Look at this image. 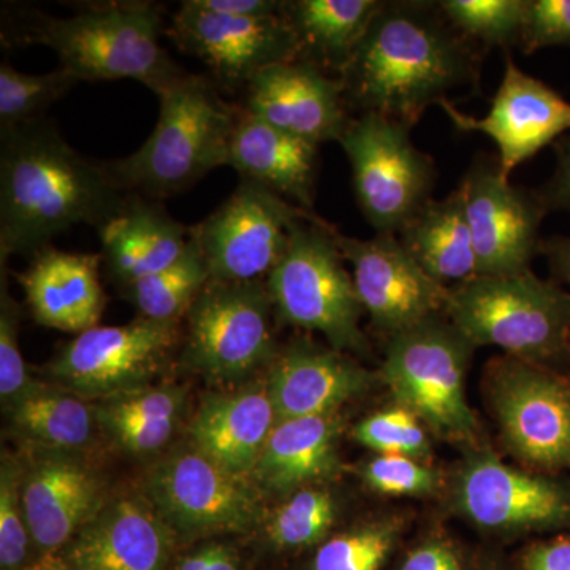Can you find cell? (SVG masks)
I'll return each mask as SVG.
<instances>
[{
  "label": "cell",
  "mask_w": 570,
  "mask_h": 570,
  "mask_svg": "<svg viewBox=\"0 0 570 570\" xmlns=\"http://www.w3.org/2000/svg\"><path fill=\"white\" fill-rule=\"evenodd\" d=\"M340 81L348 110L412 129L428 108L478 85V50L438 2L384 0Z\"/></svg>",
  "instance_id": "6da1fadb"
},
{
  "label": "cell",
  "mask_w": 570,
  "mask_h": 570,
  "mask_svg": "<svg viewBox=\"0 0 570 570\" xmlns=\"http://www.w3.org/2000/svg\"><path fill=\"white\" fill-rule=\"evenodd\" d=\"M0 137V264L39 254L75 225L100 228L126 208L130 194L104 163L75 151L55 124L40 119Z\"/></svg>",
  "instance_id": "7a4b0ae2"
},
{
  "label": "cell",
  "mask_w": 570,
  "mask_h": 570,
  "mask_svg": "<svg viewBox=\"0 0 570 570\" xmlns=\"http://www.w3.org/2000/svg\"><path fill=\"white\" fill-rule=\"evenodd\" d=\"M157 99L159 118L148 140L104 165L127 194L160 202L228 164L242 110L225 102L209 78L187 71Z\"/></svg>",
  "instance_id": "3957f363"
},
{
  "label": "cell",
  "mask_w": 570,
  "mask_h": 570,
  "mask_svg": "<svg viewBox=\"0 0 570 570\" xmlns=\"http://www.w3.org/2000/svg\"><path fill=\"white\" fill-rule=\"evenodd\" d=\"M20 31L24 43L51 48L80 81L129 78L157 96L186 73L160 45L164 7L149 0L88 3L66 18L31 14Z\"/></svg>",
  "instance_id": "277c9868"
},
{
  "label": "cell",
  "mask_w": 570,
  "mask_h": 570,
  "mask_svg": "<svg viewBox=\"0 0 570 570\" xmlns=\"http://www.w3.org/2000/svg\"><path fill=\"white\" fill-rule=\"evenodd\" d=\"M445 314L474 347H501L538 366L570 354V294L531 269L450 288Z\"/></svg>",
  "instance_id": "5b68a950"
},
{
  "label": "cell",
  "mask_w": 570,
  "mask_h": 570,
  "mask_svg": "<svg viewBox=\"0 0 570 570\" xmlns=\"http://www.w3.org/2000/svg\"><path fill=\"white\" fill-rule=\"evenodd\" d=\"M344 261L335 227L311 213L296 225L266 287L285 324L321 333L335 351L366 355L363 306Z\"/></svg>",
  "instance_id": "8992f818"
},
{
  "label": "cell",
  "mask_w": 570,
  "mask_h": 570,
  "mask_svg": "<svg viewBox=\"0 0 570 570\" xmlns=\"http://www.w3.org/2000/svg\"><path fill=\"white\" fill-rule=\"evenodd\" d=\"M471 343L452 322L430 318L389 337L381 376L400 406L438 436L474 442L479 422L466 397Z\"/></svg>",
  "instance_id": "52a82bcc"
},
{
  "label": "cell",
  "mask_w": 570,
  "mask_h": 570,
  "mask_svg": "<svg viewBox=\"0 0 570 570\" xmlns=\"http://www.w3.org/2000/svg\"><path fill=\"white\" fill-rule=\"evenodd\" d=\"M409 132L404 124L366 112L351 119L340 140L356 204L376 234H400L433 194L436 168Z\"/></svg>",
  "instance_id": "ba28073f"
},
{
  "label": "cell",
  "mask_w": 570,
  "mask_h": 570,
  "mask_svg": "<svg viewBox=\"0 0 570 570\" xmlns=\"http://www.w3.org/2000/svg\"><path fill=\"white\" fill-rule=\"evenodd\" d=\"M273 311L266 281H209L186 314L184 365L220 384L246 381L261 367L272 366L279 354Z\"/></svg>",
  "instance_id": "9c48e42d"
},
{
  "label": "cell",
  "mask_w": 570,
  "mask_h": 570,
  "mask_svg": "<svg viewBox=\"0 0 570 570\" xmlns=\"http://www.w3.org/2000/svg\"><path fill=\"white\" fill-rule=\"evenodd\" d=\"M146 498L174 532H247L265 523L264 494L194 445L157 461L146 475Z\"/></svg>",
  "instance_id": "30bf717a"
},
{
  "label": "cell",
  "mask_w": 570,
  "mask_h": 570,
  "mask_svg": "<svg viewBox=\"0 0 570 570\" xmlns=\"http://www.w3.org/2000/svg\"><path fill=\"white\" fill-rule=\"evenodd\" d=\"M311 212L242 179L235 193L193 227L212 281L250 283L268 276L287 250L299 220Z\"/></svg>",
  "instance_id": "8fae6325"
},
{
  "label": "cell",
  "mask_w": 570,
  "mask_h": 570,
  "mask_svg": "<svg viewBox=\"0 0 570 570\" xmlns=\"http://www.w3.org/2000/svg\"><path fill=\"white\" fill-rule=\"evenodd\" d=\"M179 341V322L137 321L96 326L75 337L48 365L58 387L82 397H104L148 387Z\"/></svg>",
  "instance_id": "7c38bea8"
},
{
  "label": "cell",
  "mask_w": 570,
  "mask_h": 570,
  "mask_svg": "<svg viewBox=\"0 0 570 570\" xmlns=\"http://www.w3.org/2000/svg\"><path fill=\"white\" fill-rule=\"evenodd\" d=\"M491 387L510 452L539 471H570V382L512 356L498 365Z\"/></svg>",
  "instance_id": "4fadbf2b"
},
{
  "label": "cell",
  "mask_w": 570,
  "mask_h": 570,
  "mask_svg": "<svg viewBox=\"0 0 570 570\" xmlns=\"http://www.w3.org/2000/svg\"><path fill=\"white\" fill-rule=\"evenodd\" d=\"M466 202L478 276H508L530 269L540 250L547 206L540 194L513 186L499 160L479 159L460 184Z\"/></svg>",
  "instance_id": "5bb4252c"
},
{
  "label": "cell",
  "mask_w": 570,
  "mask_h": 570,
  "mask_svg": "<svg viewBox=\"0 0 570 570\" xmlns=\"http://www.w3.org/2000/svg\"><path fill=\"white\" fill-rule=\"evenodd\" d=\"M335 239L352 265L363 311L379 332L396 336L448 311L450 288L428 276L396 235L358 239L335 228Z\"/></svg>",
  "instance_id": "9a60e30c"
},
{
  "label": "cell",
  "mask_w": 570,
  "mask_h": 570,
  "mask_svg": "<svg viewBox=\"0 0 570 570\" xmlns=\"http://www.w3.org/2000/svg\"><path fill=\"white\" fill-rule=\"evenodd\" d=\"M170 36L179 50L200 59L219 85L230 89L247 86L262 70L299 56L294 29L284 14L227 17L202 9L195 0H186L176 11Z\"/></svg>",
  "instance_id": "2e32d148"
},
{
  "label": "cell",
  "mask_w": 570,
  "mask_h": 570,
  "mask_svg": "<svg viewBox=\"0 0 570 570\" xmlns=\"http://www.w3.org/2000/svg\"><path fill=\"white\" fill-rule=\"evenodd\" d=\"M455 508L482 530L530 532L570 524V490L520 471L482 450L469 456L455 485Z\"/></svg>",
  "instance_id": "e0dca14e"
},
{
  "label": "cell",
  "mask_w": 570,
  "mask_h": 570,
  "mask_svg": "<svg viewBox=\"0 0 570 570\" xmlns=\"http://www.w3.org/2000/svg\"><path fill=\"white\" fill-rule=\"evenodd\" d=\"M441 108L460 130L480 132L493 140L502 174L508 178L540 149L570 132V102L546 82L524 73L509 52L489 115L472 118L452 102H444Z\"/></svg>",
  "instance_id": "ac0fdd59"
},
{
  "label": "cell",
  "mask_w": 570,
  "mask_h": 570,
  "mask_svg": "<svg viewBox=\"0 0 570 570\" xmlns=\"http://www.w3.org/2000/svg\"><path fill=\"white\" fill-rule=\"evenodd\" d=\"M22 464L21 494L32 546L41 554L66 549L107 505L102 478L71 453L33 450Z\"/></svg>",
  "instance_id": "d6986e66"
},
{
  "label": "cell",
  "mask_w": 570,
  "mask_h": 570,
  "mask_svg": "<svg viewBox=\"0 0 570 570\" xmlns=\"http://www.w3.org/2000/svg\"><path fill=\"white\" fill-rule=\"evenodd\" d=\"M246 89L247 115L317 146L340 141L352 119L340 78L302 59L262 70Z\"/></svg>",
  "instance_id": "ffe728a7"
},
{
  "label": "cell",
  "mask_w": 570,
  "mask_h": 570,
  "mask_svg": "<svg viewBox=\"0 0 570 570\" xmlns=\"http://www.w3.org/2000/svg\"><path fill=\"white\" fill-rule=\"evenodd\" d=\"M175 532L148 498L107 505L61 551L67 570H167Z\"/></svg>",
  "instance_id": "44dd1931"
},
{
  "label": "cell",
  "mask_w": 570,
  "mask_h": 570,
  "mask_svg": "<svg viewBox=\"0 0 570 570\" xmlns=\"http://www.w3.org/2000/svg\"><path fill=\"white\" fill-rule=\"evenodd\" d=\"M371 382L373 374L351 356L309 341H295L279 352L266 377L277 423L335 414Z\"/></svg>",
  "instance_id": "7402d4cb"
},
{
  "label": "cell",
  "mask_w": 570,
  "mask_h": 570,
  "mask_svg": "<svg viewBox=\"0 0 570 570\" xmlns=\"http://www.w3.org/2000/svg\"><path fill=\"white\" fill-rule=\"evenodd\" d=\"M102 255L47 249L18 275L29 309L40 325L67 333L99 326L105 307L99 266Z\"/></svg>",
  "instance_id": "603a6c76"
},
{
  "label": "cell",
  "mask_w": 570,
  "mask_h": 570,
  "mask_svg": "<svg viewBox=\"0 0 570 570\" xmlns=\"http://www.w3.org/2000/svg\"><path fill=\"white\" fill-rule=\"evenodd\" d=\"M277 423L266 381L209 395L189 425L190 445L239 478L250 479Z\"/></svg>",
  "instance_id": "cb8c5ba5"
},
{
  "label": "cell",
  "mask_w": 570,
  "mask_h": 570,
  "mask_svg": "<svg viewBox=\"0 0 570 570\" xmlns=\"http://www.w3.org/2000/svg\"><path fill=\"white\" fill-rule=\"evenodd\" d=\"M343 419L335 414L276 423L250 480L266 497L287 498L295 491L335 479L343 463Z\"/></svg>",
  "instance_id": "d4e9b609"
},
{
  "label": "cell",
  "mask_w": 570,
  "mask_h": 570,
  "mask_svg": "<svg viewBox=\"0 0 570 570\" xmlns=\"http://www.w3.org/2000/svg\"><path fill=\"white\" fill-rule=\"evenodd\" d=\"M318 146L269 126L242 110L228 164L249 179L314 213Z\"/></svg>",
  "instance_id": "484cf974"
},
{
  "label": "cell",
  "mask_w": 570,
  "mask_h": 570,
  "mask_svg": "<svg viewBox=\"0 0 570 570\" xmlns=\"http://www.w3.org/2000/svg\"><path fill=\"white\" fill-rule=\"evenodd\" d=\"M97 230L108 273L124 288L176 264L193 238V227L174 219L159 202L138 195H130L126 208Z\"/></svg>",
  "instance_id": "4316f807"
},
{
  "label": "cell",
  "mask_w": 570,
  "mask_h": 570,
  "mask_svg": "<svg viewBox=\"0 0 570 570\" xmlns=\"http://www.w3.org/2000/svg\"><path fill=\"white\" fill-rule=\"evenodd\" d=\"M382 6L384 0H287L283 14L298 59L340 78Z\"/></svg>",
  "instance_id": "83f0119b"
},
{
  "label": "cell",
  "mask_w": 570,
  "mask_h": 570,
  "mask_svg": "<svg viewBox=\"0 0 570 570\" xmlns=\"http://www.w3.org/2000/svg\"><path fill=\"white\" fill-rule=\"evenodd\" d=\"M396 236L420 268L445 287L478 276L466 202L460 187L442 200L431 198Z\"/></svg>",
  "instance_id": "f1b7e54d"
},
{
  "label": "cell",
  "mask_w": 570,
  "mask_h": 570,
  "mask_svg": "<svg viewBox=\"0 0 570 570\" xmlns=\"http://www.w3.org/2000/svg\"><path fill=\"white\" fill-rule=\"evenodd\" d=\"M186 403V390L163 384L104 397L94 409L100 430L118 448L134 456H149L174 438Z\"/></svg>",
  "instance_id": "f546056e"
},
{
  "label": "cell",
  "mask_w": 570,
  "mask_h": 570,
  "mask_svg": "<svg viewBox=\"0 0 570 570\" xmlns=\"http://www.w3.org/2000/svg\"><path fill=\"white\" fill-rule=\"evenodd\" d=\"M3 411L11 431L32 450L75 455L88 449L100 430L86 397L43 382Z\"/></svg>",
  "instance_id": "4dcf8cb0"
},
{
  "label": "cell",
  "mask_w": 570,
  "mask_h": 570,
  "mask_svg": "<svg viewBox=\"0 0 570 570\" xmlns=\"http://www.w3.org/2000/svg\"><path fill=\"white\" fill-rule=\"evenodd\" d=\"M209 281L212 273L193 236L186 254L176 264L129 285L127 294L132 298L140 317L179 322Z\"/></svg>",
  "instance_id": "1f68e13d"
},
{
  "label": "cell",
  "mask_w": 570,
  "mask_h": 570,
  "mask_svg": "<svg viewBox=\"0 0 570 570\" xmlns=\"http://www.w3.org/2000/svg\"><path fill=\"white\" fill-rule=\"evenodd\" d=\"M337 513L340 504L328 490L307 487L285 498L266 517V539L277 550L309 549L326 539Z\"/></svg>",
  "instance_id": "d6a6232c"
},
{
  "label": "cell",
  "mask_w": 570,
  "mask_h": 570,
  "mask_svg": "<svg viewBox=\"0 0 570 570\" xmlns=\"http://www.w3.org/2000/svg\"><path fill=\"white\" fill-rule=\"evenodd\" d=\"M77 77L61 69L43 75L18 71L9 62L0 66V132L43 119L45 111L58 102L73 86Z\"/></svg>",
  "instance_id": "836d02e7"
},
{
  "label": "cell",
  "mask_w": 570,
  "mask_h": 570,
  "mask_svg": "<svg viewBox=\"0 0 570 570\" xmlns=\"http://www.w3.org/2000/svg\"><path fill=\"white\" fill-rule=\"evenodd\" d=\"M438 3L450 24L474 47H520L527 0H441Z\"/></svg>",
  "instance_id": "e575fe53"
},
{
  "label": "cell",
  "mask_w": 570,
  "mask_h": 570,
  "mask_svg": "<svg viewBox=\"0 0 570 570\" xmlns=\"http://www.w3.org/2000/svg\"><path fill=\"white\" fill-rule=\"evenodd\" d=\"M400 519L366 521L326 539L314 557L313 570H382L400 540Z\"/></svg>",
  "instance_id": "d590c367"
},
{
  "label": "cell",
  "mask_w": 570,
  "mask_h": 570,
  "mask_svg": "<svg viewBox=\"0 0 570 570\" xmlns=\"http://www.w3.org/2000/svg\"><path fill=\"white\" fill-rule=\"evenodd\" d=\"M423 425L425 423L414 412L397 404L356 423L354 438L379 455H403L425 461L431 456V442Z\"/></svg>",
  "instance_id": "8d00e7d4"
},
{
  "label": "cell",
  "mask_w": 570,
  "mask_h": 570,
  "mask_svg": "<svg viewBox=\"0 0 570 570\" xmlns=\"http://www.w3.org/2000/svg\"><path fill=\"white\" fill-rule=\"evenodd\" d=\"M22 464L3 455L0 466V566L2 570L28 568L32 539L21 494Z\"/></svg>",
  "instance_id": "74e56055"
},
{
  "label": "cell",
  "mask_w": 570,
  "mask_h": 570,
  "mask_svg": "<svg viewBox=\"0 0 570 570\" xmlns=\"http://www.w3.org/2000/svg\"><path fill=\"white\" fill-rule=\"evenodd\" d=\"M363 482L385 497H430L442 487V474L425 461L403 455H376L358 468Z\"/></svg>",
  "instance_id": "f35d334b"
},
{
  "label": "cell",
  "mask_w": 570,
  "mask_h": 570,
  "mask_svg": "<svg viewBox=\"0 0 570 570\" xmlns=\"http://www.w3.org/2000/svg\"><path fill=\"white\" fill-rule=\"evenodd\" d=\"M39 384L29 374L20 348V307L11 298L2 265V294H0V400L3 409L24 396Z\"/></svg>",
  "instance_id": "ab89813d"
},
{
  "label": "cell",
  "mask_w": 570,
  "mask_h": 570,
  "mask_svg": "<svg viewBox=\"0 0 570 570\" xmlns=\"http://www.w3.org/2000/svg\"><path fill=\"white\" fill-rule=\"evenodd\" d=\"M557 45H570V0H527L521 50Z\"/></svg>",
  "instance_id": "60d3db41"
},
{
  "label": "cell",
  "mask_w": 570,
  "mask_h": 570,
  "mask_svg": "<svg viewBox=\"0 0 570 570\" xmlns=\"http://www.w3.org/2000/svg\"><path fill=\"white\" fill-rule=\"evenodd\" d=\"M400 570H466L460 551L450 540L430 538L409 550Z\"/></svg>",
  "instance_id": "b9f144b4"
},
{
  "label": "cell",
  "mask_w": 570,
  "mask_h": 570,
  "mask_svg": "<svg viewBox=\"0 0 570 570\" xmlns=\"http://www.w3.org/2000/svg\"><path fill=\"white\" fill-rule=\"evenodd\" d=\"M521 570H570V538L534 543L521 558Z\"/></svg>",
  "instance_id": "7bdbcfd3"
},
{
  "label": "cell",
  "mask_w": 570,
  "mask_h": 570,
  "mask_svg": "<svg viewBox=\"0 0 570 570\" xmlns=\"http://www.w3.org/2000/svg\"><path fill=\"white\" fill-rule=\"evenodd\" d=\"M202 9L235 18H266L283 14L284 0H195Z\"/></svg>",
  "instance_id": "ee69618b"
},
{
  "label": "cell",
  "mask_w": 570,
  "mask_h": 570,
  "mask_svg": "<svg viewBox=\"0 0 570 570\" xmlns=\"http://www.w3.org/2000/svg\"><path fill=\"white\" fill-rule=\"evenodd\" d=\"M540 197L547 209H562L570 213V135L560 142L553 178L540 193Z\"/></svg>",
  "instance_id": "f6af8a7d"
},
{
  "label": "cell",
  "mask_w": 570,
  "mask_h": 570,
  "mask_svg": "<svg viewBox=\"0 0 570 570\" xmlns=\"http://www.w3.org/2000/svg\"><path fill=\"white\" fill-rule=\"evenodd\" d=\"M175 570H239V564L228 547L206 546L184 558Z\"/></svg>",
  "instance_id": "bcb514c9"
},
{
  "label": "cell",
  "mask_w": 570,
  "mask_h": 570,
  "mask_svg": "<svg viewBox=\"0 0 570 570\" xmlns=\"http://www.w3.org/2000/svg\"><path fill=\"white\" fill-rule=\"evenodd\" d=\"M540 254L546 255L551 273L570 287V236H554L540 243Z\"/></svg>",
  "instance_id": "7dc6e473"
},
{
  "label": "cell",
  "mask_w": 570,
  "mask_h": 570,
  "mask_svg": "<svg viewBox=\"0 0 570 570\" xmlns=\"http://www.w3.org/2000/svg\"><path fill=\"white\" fill-rule=\"evenodd\" d=\"M21 570H67L61 562H41V564H29L28 568Z\"/></svg>",
  "instance_id": "c3c4849f"
}]
</instances>
